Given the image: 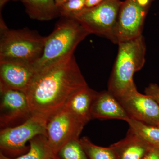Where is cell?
<instances>
[{
  "mask_svg": "<svg viewBox=\"0 0 159 159\" xmlns=\"http://www.w3.org/2000/svg\"><path fill=\"white\" fill-rule=\"evenodd\" d=\"M87 86L72 55L36 73L25 94L32 113L48 119Z\"/></svg>",
  "mask_w": 159,
  "mask_h": 159,
  "instance_id": "6da1fadb",
  "label": "cell"
},
{
  "mask_svg": "<svg viewBox=\"0 0 159 159\" xmlns=\"http://www.w3.org/2000/svg\"><path fill=\"white\" fill-rule=\"evenodd\" d=\"M118 44V53L109 80L107 90L117 99L137 89L134 75L145 65L146 49L142 34Z\"/></svg>",
  "mask_w": 159,
  "mask_h": 159,
  "instance_id": "7a4b0ae2",
  "label": "cell"
},
{
  "mask_svg": "<svg viewBox=\"0 0 159 159\" xmlns=\"http://www.w3.org/2000/svg\"><path fill=\"white\" fill-rule=\"evenodd\" d=\"M47 37L28 28L9 29L0 19V61H13L33 66L42 55Z\"/></svg>",
  "mask_w": 159,
  "mask_h": 159,
  "instance_id": "3957f363",
  "label": "cell"
},
{
  "mask_svg": "<svg viewBox=\"0 0 159 159\" xmlns=\"http://www.w3.org/2000/svg\"><path fill=\"white\" fill-rule=\"evenodd\" d=\"M62 17L47 36L42 55L33 66L36 73L74 55L80 43L90 34L77 20Z\"/></svg>",
  "mask_w": 159,
  "mask_h": 159,
  "instance_id": "277c9868",
  "label": "cell"
},
{
  "mask_svg": "<svg viewBox=\"0 0 159 159\" xmlns=\"http://www.w3.org/2000/svg\"><path fill=\"white\" fill-rule=\"evenodd\" d=\"M122 3L121 0H105L93 7L84 8L72 18L77 20L90 34L117 44L116 29Z\"/></svg>",
  "mask_w": 159,
  "mask_h": 159,
  "instance_id": "5b68a950",
  "label": "cell"
},
{
  "mask_svg": "<svg viewBox=\"0 0 159 159\" xmlns=\"http://www.w3.org/2000/svg\"><path fill=\"white\" fill-rule=\"evenodd\" d=\"M48 119L41 115L33 114L20 125L1 129L0 152L11 158L26 153L29 148L26 146L27 142L39 135L47 136Z\"/></svg>",
  "mask_w": 159,
  "mask_h": 159,
  "instance_id": "8992f818",
  "label": "cell"
},
{
  "mask_svg": "<svg viewBox=\"0 0 159 159\" xmlns=\"http://www.w3.org/2000/svg\"><path fill=\"white\" fill-rule=\"evenodd\" d=\"M154 0H125L119 10L116 37L117 44L142 35L144 22Z\"/></svg>",
  "mask_w": 159,
  "mask_h": 159,
  "instance_id": "52a82bcc",
  "label": "cell"
},
{
  "mask_svg": "<svg viewBox=\"0 0 159 159\" xmlns=\"http://www.w3.org/2000/svg\"><path fill=\"white\" fill-rule=\"evenodd\" d=\"M85 125L65 107L49 117L46 127L47 137L54 154L70 140L79 139Z\"/></svg>",
  "mask_w": 159,
  "mask_h": 159,
  "instance_id": "ba28073f",
  "label": "cell"
},
{
  "mask_svg": "<svg viewBox=\"0 0 159 159\" xmlns=\"http://www.w3.org/2000/svg\"><path fill=\"white\" fill-rule=\"evenodd\" d=\"M1 129L14 127L33 115L25 93L0 84Z\"/></svg>",
  "mask_w": 159,
  "mask_h": 159,
  "instance_id": "9c48e42d",
  "label": "cell"
},
{
  "mask_svg": "<svg viewBox=\"0 0 159 159\" xmlns=\"http://www.w3.org/2000/svg\"><path fill=\"white\" fill-rule=\"evenodd\" d=\"M117 99L131 119L159 125V105L152 97L140 93L136 89Z\"/></svg>",
  "mask_w": 159,
  "mask_h": 159,
  "instance_id": "30bf717a",
  "label": "cell"
},
{
  "mask_svg": "<svg viewBox=\"0 0 159 159\" xmlns=\"http://www.w3.org/2000/svg\"><path fill=\"white\" fill-rule=\"evenodd\" d=\"M36 73L33 66L13 61H0V84L25 93Z\"/></svg>",
  "mask_w": 159,
  "mask_h": 159,
  "instance_id": "8fae6325",
  "label": "cell"
},
{
  "mask_svg": "<svg viewBox=\"0 0 159 159\" xmlns=\"http://www.w3.org/2000/svg\"><path fill=\"white\" fill-rule=\"evenodd\" d=\"M92 119H117L125 122L130 119L119 100L109 91L97 92L92 111Z\"/></svg>",
  "mask_w": 159,
  "mask_h": 159,
  "instance_id": "7c38bea8",
  "label": "cell"
},
{
  "mask_svg": "<svg viewBox=\"0 0 159 159\" xmlns=\"http://www.w3.org/2000/svg\"><path fill=\"white\" fill-rule=\"evenodd\" d=\"M97 93L88 85L73 95L63 107L86 125L92 120L91 111Z\"/></svg>",
  "mask_w": 159,
  "mask_h": 159,
  "instance_id": "4fadbf2b",
  "label": "cell"
},
{
  "mask_svg": "<svg viewBox=\"0 0 159 159\" xmlns=\"http://www.w3.org/2000/svg\"><path fill=\"white\" fill-rule=\"evenodd\" d=\"M110 146L117 159H142L152 148L130 129L124 139Z\"/></svg>",
  "mask_w": 159,
  "mask_h": 159,
  "instance_id": "5bb4252c",
  "label": "cell"
},
{
  "mask_svg": "<svg viewBox=\"0 0 159 159\" xmlns=\"http://www.w3.org/2000/svg\"><path fill=\"white\" fill-rule=\"evenodd\" d=\"M26 13L33 20L48 21L61 16L55 0H20Z\"/></svg>",
  "mask_w": 159,
  "mask_h": 159,
  "instance_id": "9a60e30c",
  "label": "cell"
},
{
  "mask_svg": "<svg viewBox=\"0 0 159 159\" xmlns=\"http://www.w3.org/2000/svg\"><path fill=\"white\" fill-rule=\"evenodd\" d=\"M29 142V150L26 153L11 158L0 152V159H54V152L49 146L46 136H36Z\"/></svg>",
  "mask_w": 159,
  "mask_h": 159,
  "instance_id": "2e32d148",
  "label": "cell"
},
{
  "mask_svg": "<svg viewBox=\"0 0 159 159\" xmlns=\"http://www.w3.org/2000/svg\"><path fill=\"white\" fill-rule=\"evenodd\" d=\"M131 130L152 147L159 148V125H150L129 119L127 122Z\"/></svg>",
  "mask_w": 159,
  "mask_h": 159,
  "instance_id": "e0dca14e",
  "label": "cell"
},
{
  "mask_svg": "<svg viewBox=\"0 0 159 159\" xmlns=\"http://www.w3.org/2000/svg\"><path fill=\"white\" fill-rule=\"evenodd\" d=\"M80 142L89 159H117L116 152L111 146H97L87 137L80 139Z\"/></svg>",
  "mask_w": 159,
  "mask_h": 159,
  "instance_id": "ac0fdd59",
  "label": "cell"
},
{
  "mask_svg": "<svg viewBox=\"0 0 159 159\" xmlns=\"http://www.w3.org/2000/svg\"><path fill=\"white\" fill-rule=\"evenodd\" d=\"M54 155V159H89L80 144V139L70 140Z\"/></svg>",
  "mask_w": 159,
  "mask_h": 159,
  "instance_id": "d6986e66",
  "label": "cell"
},
{
  "mask_svg": "<svg viewBox=\"0 0 159 159\" xmlns=\"http://www.w3.org/2000/svg\"><path fill=\"white\" fill-rule=\"evenodd\" d=\"M58 7L61 16L72 18L86 8V0H68Z\"/></svg>",
  "mask_w": 159,
  "mask_h": 159,
  "instance_id": "ffe728a7",
  "label": "cell"
},
{
  "mask_svg": "<svg viewBox=\"0 0 159 159\" xmlns=\"http://www.w3.org/2000/svg\"><path fill=\"white\" fill-rule=\"evenodd\" d=\"M145 94L154 99L159 105V86L156 84H150L145 89Z\"/></svg>",
  "mask_w": 159,
  "mask_h": 159,
  "instance_id": "44dd1931",
  "label": "cell"
},
{
  "mask_svg": "<svg viewBox=\"0 0 159 159\" xmlns=\"http://www.w3.org/2000/svg\"><path fill=\"white\" fill-rule=\"evenodd\" d=\"M142 159H159V148L152 147Z\"/></svg>",
  "mask_w": 159,
  "mask_h": 159,
  "instance_id": "7402d4cb",
  "label": "cell"
},
{
  "mask_svg": "<svg viewBox=\"0 0 159 159\" xmlns=\"http://www.w3.org/2000/svg\"><path fill=\"white\" fill-rule=\"evenodd\" d=\"M105 0H86V8L93 7Z\"/></svg>",
  "mask_w": 159,
  "mask_h": 159,
  "instance_id": "603a6c76",
  "label": "cell"
},
{
  "mask_svg": "<svg viewBox=\"0 0 159 159\" xmlns=\"http://www.w3.org/2000/svg\"><path fill=\"white\" fill-rule=\"evenodd\" d=\"M18 0H0V9L1 10L2 9L5 5L10 1H17Z\"/></svg>",
  "mask_w": 159,
  "mask_h": 159,
  "instance_id": "cb8c5ba5",
  "label": "cell"
},
{
  "mask_svg": "<svg viewBox=\"0 0 159 159\" xmlns=\"http://www.w3.org/2000/svg\"><path fill=\"white\" fill-rule=\"evenodd\" d=\"M55 2H56V4L57 6H59L62 4L63 3L66 2L68 0H55Z\"/></svg>",
  "mask_w": 159,
  "mask_h": 159,
  "instance_id": "d4e9b609",
  "label": "cell"
}]
</instances>
